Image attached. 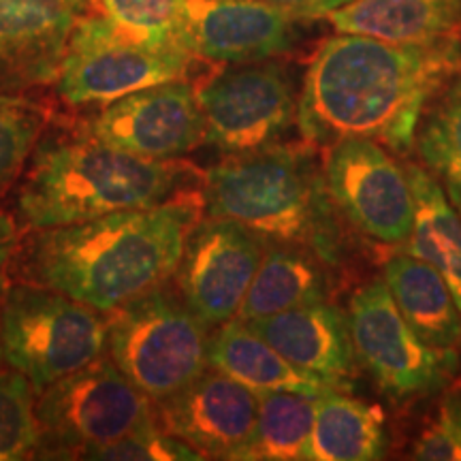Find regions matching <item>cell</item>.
Instances as JSON below:
<instances>
[{"label": "cell", "mask_w": 461, "mask_h": 461, "mask_svg": "<svg viewBox=\"0 0 461 461\" xmlns=\"http://www.w3.org/2000/svg\"><path fill=\"white\" fill-rule=\"evenodd\" d=\"M455 45H397L339 32L314 51L299 90L297 129L314 146L366 137L408 152L419 115L448 73Z\"/></svg>", "instance_id": "6da1fadb"}, {"label": "cell", "mask_w": 461, "mask_h": 461, "mask_svg": "<svg viewBox=\"0 0 461 461\" xmlns=\"http://www.w3.org/2000/svg\"><path fill=\"white\" fill-rule=\"evenodd\" d=\"M338 32L397 45H457L461 0H350L327 14Z\"/></svg>", "instance_id": "ac0fdd59"}, {"label": "cell", "mask_w": 461, "mask_h": 461, "mask_svg": "<svg viewBox=\"0 0 461 461\" xmlns=\"http://www.w3.org/2000/svg\"><path fill=\"white\" fill-rule=\"evenodd\" d=\"M194 90L203 112V146L224 157L274 146L297 126V82L278 62L224 68Z\"/></svg>", "instance_id": "30bf717a"}, {"label": "cell", "mask_w": 461, "mask_h": 461, "mask_svg": "<svg viewBox=\"0 0 461 461\" xmlns=\"http://www.w3.org/2000/svg\"><path fill=\"white\" fill-rule=\"evenodd\" d=\"M411 459L461 461V378L448 380L412 445Z\"/></svg>", "instance_id": "f1b7e54d"}, {"label": "cell", "mask_w": 461, "mask_h": 461, "mask_svg": "<svg viewBox=\"0 0 461 461\" xmlns=\"http://www.w3.org/2000/svg\"><path fill=\"white\" fill-rule=\"evenodd\" d=\"M0 363H3V344H0Z\"/></svg>", "instance_id": "d6a6232c"}, {"label": "cell", "mask_w": 461, "mask_h": 461, "mask_svg": "<svg viewBox=\"0 0 461 461\" xmlns=\"http://www.w3.org/2000/svg\"><path fill=\"white\" fill-rule=\"evenodd\" d=\"M246 325L302 372L325 380L333 389H353L359 376V361L350 336L348 314L336 303L302 305Z\"/></svg>", "instance_id": "e0dca14e"}, {"label": "cell", "mask_w": 461, "mask_h": 461, "mask_svg": "<svg viewBox=\"0 0 461 461\" xmlns=\"http://www.w3.org/2000/svg\"><path fill=\"white\" fill-rule=\"evenodd\" d=\"M265 3H272L276 7H282L302 17H321L344 7L350 0H265Z\"/></svg>", "instance_id": "4dcf8cb0"}, {"label": "cell", "mask_w": 461, "mask_h": 461, "mask_svg": "<svg viewBox=\"0 0 461 461\" xmlns=\"http://www.w3.org/2000/svg\"><path fill=\"white\" fill-rule=\"evenodd\" d=\"M48 126V109L22 96H0V194L11 186Z\"/></svg>", "instance_id": "484cf974"}, {"label": "cell", "mask_w": 461, "mask_h": 461, "mask_svg": "<svg viewBox=\"0 0 461 461\" xmlns=\"http://www.w3.org/2000/svg\"><path fill=\"white\" fill-rule=\"evenodd\" d=\"M203 214L199 186L158 205L34 229L17 257L20 276L28 285L113 312L176 276L190 230Z\"/></svg>", "instance_id": "7a4b0ae2"}, {"label": "cell", "mask_w": 461, "mask_h": 461, "mask_svg": "<svg viewBox=\"0 0 461 461\" xmlns=\"http://www.w3.org/2000/svg\"><path fill=\"white\" fill-rule=\"evenodd\" d=\"M299 20L303 17L265 0H188L180 45L205 60L263 62L293 50Z\"/></svg>", "instance_id": "9a60e30c"}, {"label": "cell", "mask_w": 461, "mask_h": 461, "mask_svg": "<svg viewBox=\"0 0 461 461\" xmlns=\"http://www.w3.org/2000/svg\"><path fill=\"white\" fill-rule=\"evenodd\" d=\"M383 278L412 331L431 348L459 355L461 310L442 276L411 252H395L383 265Z\"/></svg>", "instance_id": "d6986e66"}, {"label": "cell", "mask_w": 461, "mask_h": 461, "mask_svg": "<svg viewBox=\"0 0 461 461\" xmlns=\"http://www.w3.org/2000/svg\"><path fill=\"white\" fill-rule=\"evenodd\" d=\"M17 248V230L11 218L0 214V286L5 282V272Z\"/></svg>", "instance_id": "1f68e13d"}, {"label": "cell", "mask_w": 461, "mask_h": 461, "mask_svg": "<svg viewBox=\"0 0 461 461\" xmlns=\"http://www.w3.org/2000/svg\"><path fill=\"white\" fill-rule=\"evenodd\" d=\"M82 0H0V96L56 82Z\"/></svg>", "instance_id": "2e32d148"}, {"label": "cell", "mask_w": 461, "mask_h": 461, "mask_svg": "<svg viewBox=\"0 0 461 461\" xmlns=\"http://www.w3.org/2000/svg\"><path fill=\"white\" fill-rule=\"evenodd\" d=\"M325 261L302 246L278 244L265 248L252 285L235 319L250 322L302 305L330 302L331 278Z\"/></svg>", "instance_id": "44dd1931"}, {"label": "cell", "mask_w": 461, "mask_h": 461, "mask_svg": "<svg viewBox=\"0 0 461 461\" xmlns=\"http://www.w3.org/2000/svg\"><path fill=\"white\" fill-rule=\"evenodd\" d=\"M32 384L20 372L0 374V461L26 459L37 453L39 428Z\"/></svg>", "instance_id": "4316f807"}, {"label": "cell", "mask_w": 461, "mask_h": 461, "mask_svg": "<svg viewBox=\"0 0 461 461\" xmlns=\"http://www.w3.org/2000/svg\"><path fill=\"white\" fill-rule=\"evenodd\" d=\"M412 148L461 212V67L431 92L419 115Z\"/></svg>", "instance_id": "cb8c5ba5"}, {"label": "cell", "mask_w": 461, "mask_h": 461, "mask_svg": "<svg viewBox=\"0 0 461 461\" xmlns=\"http://www.w3.org/2000/svg\"><path fill=\"white\" fill-rule=\"evenodd\" d=\"M316 397L293 391L258 393L255 438L246 461L310 459Z\"/></svg>", "instance_id": "d4e9b609"}, {"label": "cell", "mask_w": 461, "mask_h": 461, "mask_svg": "<svg viewBox=\"0 0 461 461\" xmlns=\"http://www.w3.org/2000/svg\"><path fill=\"white\" fill-rule=\"evenodd\" d=\"M205 173L182 160L126 154L79 131L43 135L17 193V214L31 229L62 227L124 210L158 205L203 186Z\"/></svg>", "instance_id": "277c9868"}, {"label": "cell", "mask_w": 461, "mask_h": 461, "mask_svg": "<svg viewBox=\"0 0 461 461\" xmlns=\"http://www.w3.org/2000/svg\"><path fill=\"white\" fill-rule=\"evenodd\" d=\"M99 3L103 15L131 37L154 45H180V28L188 0H99Z\"/></svg>", "instance_id": "83f0119b"}, {"label": "cell", "mask_w": 461, "mask_h": 461, "mask_svg": "<svg viewBox=\"0 0 461 461\" xmlns=\"http://www.w3.org/2000/svg\"><path fill=\"white\" fill-rule=\"evenodd\" d=\"M210 330L177 288L160 285L113 310L105 348L137 389L160 402L210 367Z\"/></svg>", "instance_id": "5b68a950"}, {"label": "cell", "mask_w": 461, "mask_h": 461, "mask_svg": "<svg viewBox=\"0 0 461 461\" xmlns=\"http://www.w3.org/2000/svg\"><path fill=\"white\" fill-rule=\"evenodd\" d=\"M330 194L350 229L384 246H406L414 224V194L406 167L383 143L346 137L322 148Z\"/></svg>", "instance_id": "8fae6325"}, {"label": "cell", "mask_w": 461, "mask_h": 461, "mask_svg": "<svg viewBox=\"0 0 461 461\" xmlns=\"http://www.w3.org/2000/svg\"><path fill=\"white\" fill-rule=\"evenodd\" d=\"M346 314L357 361L391 400L440 393L457 372L459 355L431 348L412 331L384 278L357 288Z\"/></svg>", "instance_id": "9c48e42d"}, {"label": "cell", "mask_w": 461, "mask_h": 461, "mask_svg": "<svg viewBox=\"0 0 461 461\" xmlns=\"http://www.w3.org/2000/svg\"><path fill=\"white\" fill-rule=\"evenodd\" d=\"M193 54L180 45H154L120 31L105 15L79 17L58 71V95L71 105L112 103L131 92L176 82Z\"/></svg>", "instance_id": "ba28073f"}, {"label": "cell", "mask_w": 461, "mask_h": 461, "mask_svg": "<svg viewBox=\"0 0 461 461\" xmlns=\"http://www.w3.org/2000/svg\"><path fill=\"white\" fill-rule=\"evenodd\" d=\"M86 131L107 146L149 160L180 158L205 140L197 90L184 79L112 101Z\"/></svg>", "instance_id": "4fadbf2b"}, {"label": "cell", "mask_w": 461, "mask_h": 461, "mask_svg": "<svg viewBox=\"0 0 461 461\" xmlns=\"http://www.w3.org/2000/svg\"><path fill=\"white\" fill-rule=\"evenodd\" d=\"M207 216L238 221L265 240L302 246L342 267L348 235L333 203L314 143H274L229 154L205 171Z\"/></svg>", "instance_id": "3957f363"}, {"label": "cell", "mask_w": 461, "mask_h": 461, "mask_svg": "<svg viewBox=\"0 0 461 461\" xmlns=\"http://www.w3.org/2000/svg\"><path fill=\"white\" fill-rule=\"evenodd\" d=\"M384 451L387 429L378 406L339 389L316 397L310 461H372Z\"/></svg>", "instance_id": "603a6c76"}, {"label": "cell", "mask_w": 461, "mask_h": 461, "mask_svg": "<svg viewBox=\"0 0 461 461\" xmlns=\"http://www.w3.org/2000/svg\"><path fill=\"white\" fill-rule=\"evenodd\" d=\"M406 171L414 194V224L406 252L442 276L461 310V212L423 165L408 163Z\"/></svg>", "instance_id": "7402d4cb"}, {"label": "cell", "mask_w": 461, "mask_h": 461, "mask_svg": "<svg viewBox=\"0 0 461 461\" xmlns=\"http://www.w3.org/2000/svg\"><path fill=\"white\" fill-rule=\"evenodd\" d=\"M267 248V240L230 218L205 216L190 230L176 288L205 325L235 319Z\"/></svg>", "instance_id": "7c38bea8"}, {"label": "cell", "mask_w": 461, "mask_h": 461, "mask_svg": "<svg viewBox=\"0 0 461 461\" xmlns=\"http://www.w3.org/2000/svg\"><path fill=\"white\" fill-rule=\"evenodd\" d=\"M107 322L99 310L65 293L37 285H15L0 305L3 357L24 374L37 395L51 383L99 359Z\"/></svg>", "instance_id": "8992f818"}, {"label": "cell", "mask_w": 461, "mask_h": 461, "mask_svg": "<svg viewBox=\"0 0 461 461\" xmlns=\"http://www.w3.org/2000/svg\"><path fill=\"white\" fill-rule=\"evenodd\" d=\"M152 397L137 389L112 359H95L39 393L34 417L39 457H79L157 420Z\"/></svg>", "instance_id": "52a82bcc"}, {"label": "cell", "mask_w": 461, "mask_h": 461, "mask_svg": "<svg viewBox=\"0 0 461 461\" xmlns=\"http://www.w3.org/2000/svg\"><path fill=\"white\" fill-rule=\"evenodd\" d=\"M207 366L238 380L257 395L265 391H293L319 397L333 389L325 380L293 366L267 339L240 319L227 321L216 327L214 336H210Z\"/></svg>", "instance_id": "ffe728a7"}, {"label": "cell", "mask_w": 461, "mask_h": 461, "mask_svg": "<svg viewBox=\"0 0 461 461\" xmlns=\"http://www.w3.org/2000/svg\"><path fill=\"white\" fill-rule=\"evenodd\" d=\"M258 395L227 374L207 370L158 402V423L201 459L246 461L255 438Z\"/></svg>", "instance_id": "5bb4252c"}, {"label": "cell", "mask_w": 461, "mask_h": 461, "mask_svg": "<svg viewBox=\"0 0 461 461\" xmlns=\"http://www.w3.org/2000/svg\"><path fill=\"white\" fill-rule=\"evenodd\" d=\"M82 459L101 461H169V459H201L197 451H193L186 442L177 440L160 428L158 419L143 428L131 431L120 440L109 445L90 448L82 455Z\"/></svg>", "instance_id": "f546056e"}]
</instances>
